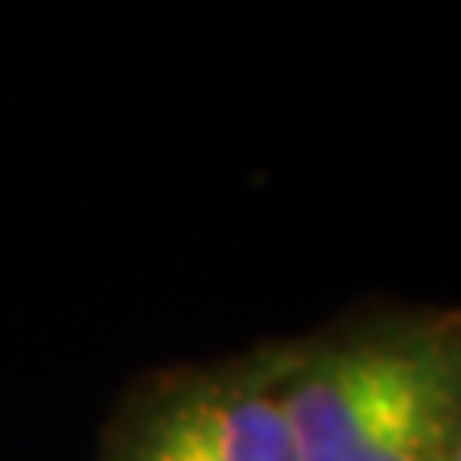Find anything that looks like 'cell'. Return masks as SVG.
<instances>
[{
  "instance_id": "cell-1",
  "label": "cell",
  "mask_w": 461,
  "mask_h": 461,
  "mask_svg": "<svg viewBox=\"0 0 461 461\" xmlns=\"http://www.w3.org/2000/svg\"><path fill=\"white\" fill-rule=\"evenodd\" d=\"M296 461H450L461 320L381 323L277 354Z\"/></svg>"
},
{
  "instance_id": "cell-3",
  "label": "cell",
  "mask_w": 461,
  "mask_h": 461,
  "mask_svg": "<svg viewBox=\"0 0 461 461\" xmlns=\"http://www.w3.org/2000/svg\"><path fill=\"white\" fill-rule=\"evenodd\" d=\"M450 461H461V427H457V438H454V450H450Z\"/></svg>"
},
{
  "instance_id": "cell-2",
  "label": "cell",
  "mask_w": 461,
  "mask_h": 461,
  "mask_svg": "<svg viewBox=\"0 0 461 461\" xmlns=\"http://www.w3.org/2000/svg\"><path fill=\"white\" fill-rule=\"evenodd\" d=\"M108 461H296L277 354L158 384L115 430Z\"/></svg>"
}]
</instances>
